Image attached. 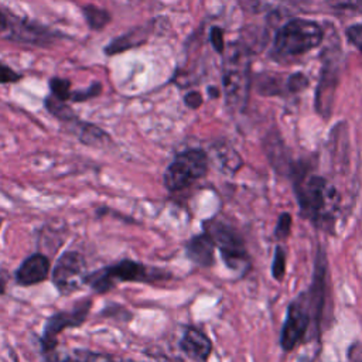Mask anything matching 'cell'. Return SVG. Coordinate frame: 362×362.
<instances>
[{
	"instance_id": "cell-1",
	"label": "cell",
	"mask_w": 362,
	"mask_h": 362,
	"mask_svg": "<svg viewBox=\"0 0 362 362\" xmlns=\"http://www.w3.org/2000/svg\"><path fill=\"white\" fill-rule=\"evenodd\" d=\"M170 277L171 274L161 269L148 267L132 259H122L110 266L88 273L85 277V286H89L98 294H105L115 288L117 283H154Z\"/></svg>"
},
{
	"instance_id": "cell-2",
	"label": "cell",
	"mask_w": 362,
	"mask_h": 362,
	"mask_svg": "<svg viewBox=\"0 0 362 362\" xmlns=\"http://www.w3.org/2000/svg\"><path fill=\"white\" fill-rule=\"evenodd\" d=\"M208 154L201 148L184 150L173 158L163 174V184L170 192L191 187L208 173Z\"/></svg>"
},
{
	"instance_id": "cell-3",
	"label": "cell",
	"mask_w": 362,
	"mask_h": 362,
	"mask_svg": "<svg viewBox=\"0 0 362 362\" xmlns=\"http://www.w3.org/2000/svg\"><path fill=\"white\" fill-rule=\"evenodd\" d=\"M296 194L303 212L315 222L328 219V208L335 202V189L318 175L303 177L296 181Z\"/></svg>"
},
{
	"instance_id": "cell-4",
	"label": "cell",
	"mask_w": 362,
	"mask_h": 362,
	"mask_svg": "<svg viewBox=\"0 0 362 362\" xmlns=\"http://www.w3.org/2000/svg\"><path fill=\"white\" fill-rule=\"evenodd\" d=\"M202 226L204 230L212 238L215 247H218L222 260L229 269L235 272H243L249 267L247 250L238 230L215 218L206 219Z\"/></svg>"
},
{
	"instance_id": "cell-5",
	"label": "cell",
	"mask_w": 362,
	"mask_h": 362,
	"mask_svg": "<svg viewBox=\"0 0 362 362\" xmlns=\"http://www.w3.org/2000/svg\"><path fill=\"white\" fill-rule=\"evenodd\" d=\"M223 90L232 107H243L249 90V57L240 45H232L223 64Z\"/></svg>"
},
{
	"instance_id": "cell-6",
	"label": "cell",
	"mask_w": 362,
	"mask_h": 362,
	"mask_svg": "<svg viewBox=\"0 0 362 362\" xmlns=\"http://www.w3.org/2000/svg\"><path fill=\"white\" fill-rule=\"evenodd\" d=\"M322 37L324 33L317 23L296 18L279 30L274 45L284 55H301L320 45Z\"/></svg>"
},
{
	"instance_id": "cell-7",
	"label": "cell",
	"mask_w": 362,
	"mask_h": 362,
	"mask_svg": "<svg viewBox=\"0 0 362 362\" xmlns=\"http://www.w3.org/2000/svg\"><path fill=\"white\" fill-rule=\"evenodd\" d=\"M92 307V300L86 298L74 305L72 310L68 311H58L49 315L44 324L42 335L40 337L41 352L48 356L55 352L58 345V335L66 328H76L81 327Z\"/></svg>"
},
{
	"instance_id": "cell-8",
	"label": "cell",
	"mask_w": 362,
	"mask_h": 362,
	"mask_svg": "<svg viewBox=\"0 0 362 362\" xmlns=\"http://www.w3.org/2000/svg\"><path fill=\"white\" fill-rule=\"evenodd\" d=\"M86 274V260L76 250L64 252L51 269L52 284L62 296H69L81 290L85 286Z\"/></svg>"
},
{
	"instance_id": "cell-9",
	"label": "cell",
	"mask_w": 362,
	"mask_h": 362,
	"mask_svg": "<svg viewBox=\"0 0 362 362\" xmlns=\"http://www.w3.org/2000/svg\"><path fill=\"white\" fill-rule=\"evenodd\" d=\"M311 303L308 294L303 293L294 298L287 310L286 321L280 335V345L284 351H291L303 339L310 320H311Z\"/></svg>"
},
{
	"instance_id": "cell-10",
	"label": "cell",
	"mask_w": 362,
	"mask_h": 362,
	"mask_svg": "<svg viewBox=\"0 0 362 362\" xmlns=\"http://www.w3.org/2000/svg\"><path fill=\"white\" fill-rule=\"evenodd\" d=\"M51 273V262L47 255L33 253L27 256L14 273V280L21 287H31L45 281Z\"/></svg>"
},
{
	"instance_id": "cell-11",
	"label": "cell",
	"mask_w": 362,
	"mask_h": 362,
	"mask_svg": "<svg viewBox=\"0 0 362 362\" xmlns=\"http://www.w3.org/2000/svg\"><path fill=\"white\" fill-rule=\"evenodd\" d=\"M180 349L194 362H208L212 352V342L204 331L197 327L188 325L178 341Z\"/></svg>"
},
{
	"instance_id": "cell-12",
	"label": "cell",
	"mask_w": 362,
	"mask_h": 362,
	"mask_svg": "<svg viewBox=\"0 0 362 362\" xmlns=\"http://www.w3.org/2000/svg\"><path fill=\"white\" fill-rule=\"evenodd\" d=\"M187 257L197 266L211 267L215 262V243L212 238L204 230L194 235L185 242Z\"/></svg>"
},
{
	"instance_id": "cell-13",
	"label": "cell",
	"mask_w": 362,
	"mask_h": 362,
	"mask_svg": "<svg viewBox=\"0 0 362 362\" xmlns=\"http://www.w3.org/2000/svg\"><path fill=\"white\" fill-rule=\"evenodd\" d=\"M151 34V24L148 25H143V27H136L130 31H127L126 34L112 40L107 47L105 48V52L107 55H115L119 52H123L129 48H134L141 45L144 41H147L148 35Z\"/></svg>"
},
{
	"instance_id": "cell-14",
	"label": "cell",
	"mask_w": 362,
	"mask_h": 362,
	"mask_svg": "<svg viewBox=\"0 0 362 362\" xmlns=\"http://www.w3.org/2000/svg\"><path fill=\"white\" fill-rule=\"evenodd\" d=\"M11 34H14L13 35L14 40L25 41V42H35V44L48 42L49 38H51L49 33H47L42 27L34 25V24L27 23V21H23L18 25L16 24Z\"/></svg>"
},
{
	"instance_id": "cell-15",
	"label": "cell",
	"mask_w": 362,
	"mask_h": 362,
	"mask_svg": "<svg viewBox=\"0 0 362 362\" xmlns=\"http://www.w3.org/2000/svg\"><path fill=\"white\" fill-rule=\"evenodd\" d=\"M79 140L88 146H102L107 143L109 134L92 123H81Z\"/></svg>"
},
{
	"instance_id": "cell-16",
	"label": "cell",
	"mask_w": 362,
	"mask_h": 362,
	"mask_svg": "<svg viewBox=\"0 0 362 362\" xmlns=\"http://www.w3.org/2000/svg\"><path fill=\"white\" fill-rule=\"evenodd\" d=\"M83 16L92 30H102L110 21V14L106 10L93 4H88L83 7Z\"/></svg>"
},
{
	"instance_id": "cell-17",
	"label": "cell",
	"mask_w": 362,
	"mask_h": 362,
	"mask_svg": "<svg viewBox=\"0 0 362 362\" xmlns=\"http://www.w3.org/2000/svg\"><path fill=\"white\" fill-rule=\"evenodd\" d=\"M45 107L47 110L55 116L57 119L59 120H64V122H74L76 117H75V113L74 110L65 103V100H61V99H57L55 96H48L45 99Z\"/></svg>"
},
{
	"instance_id": "cell-18",
	"label": "cell",
	"mask_w": 362,
	"mask_h": 362,
	"mask_svg": "<svg viewBox=\"0 0 362 362\" xmlns=\"http://www.w3.org/2000/svg\"><path fill=\"white\" fill-rule=\"evenodd\" d=\"M216 156L222 164V167L228 168L229 171H236L242 161H240V157L236 154V151L228 146H221V147H216Z\"/></svg>"
},
{
	"instance_id": "cell-19",
	"label": "cell",
	"mask_w": 362,
	"mask_h": 362,
	"mask_svg": "<svg viewBox=\"0 0 362 362\" xmlns=\"http://www.w3.org/2000/svg\"><path fill=\"white\" fill-rule=\"evenodd\" d=\"M72 356H74V362H116L109 355L93 352L89 349H75Z\"/></svg>"
},
{
	"instance_id": "cell-20",
	"label": "cell",
	"mask_w": 362,
	"mask_h": 362,
	"mask_svg": "<svg viewBox=\"0 0 362 362\" xmlns=\"http://www.w3.org/2000/svg\"><path fill=\"white\" fill-rule=\"evenodd\" d=\"M49 88L52 92V96L61 100H69L71 99V82L68 79L62 78H52L49 81Z\"/></svg>"
},
{
	"instance_id": "cell-21",
	"label": "cell",
	"mask_w": 362,
	"mask_h": 362,
	"mask_svg": "<svg viewBox=\"0 0 362 362\" xmlns=\"http://www.w3.org/2000/svg\"><path fill=\"white\" fill-rule=\"evenodd\" d=\"M272 273L276 280H281L286 273V253L281 246L276 247L273 263H272Z\"/></svg>"
},
{
	"instance_id": "cell-22",
	"label": "cell",
	"mask_w": 362,
	"mask_h": 362,
	"mask_svg": "<svg viewBox=\"0 0 362 362\" xmlns=\"http://www.w3.org/2000/svg\"><path fill=\"white\" fill-rule=\"evenodd\" d=\"M100 89H102L100 83H93V85H90L89 88H86L85 90L72 92L69 100H74V102H85V100H88V99L95 98L96 95H99V93H100Z\"/></svg>"
},
{
	"instance_id": "cell-23",
	"label": "cell",
	"mask_w": 362,
	"mask_h": 362,
	"mask_svg": "<svg viewBox=\"0 0 362 362\" xmlns=\"http://www.w3.org/2000/svg\"><path fill=\"white\" fill-rule=\"evenodd\" d=\"M290 228H291V216L290 214L284 212L279 216V221H277V226L274 229V235L276 238L279 239H283L286 238L288 233H290Z\"/></svg>"
},
{
	"instance_id": "cell-24",
	"label": "cell",
	"mask_w": 362,
	"mask_h": 362,
	"mask_svg": "<svg viewBox=\"0 0 362 362\" xmlns=\"http://www.w3.org/2000/svg\"><path fill=\"white\" fill-rule=\"evenodd\" d=\"M346 37L362 52V25H351L346 30Z\"/></svg>"
},
{
	"instance_id": "cell-25",
	"label": "cell",
	"mask_w": 362,
	"mask_h": 362,
	"mask_svg": "<svg viewBox=\"0 0 362 362\" xmlns=\"http://www.w3.org/2000/svg\"><path fill=\"white\" fill-rule=\"evenodd\" d=\"M209 40H211V44L214 45L215 51H218V52H223V49H225L223 31H222L219 27H212V28H211Z\"/></svg>"
},
{
	"instance_id": "cell-26",
	"label": "cell",
	"mask_w": 362,
	"mask_h": 362,
	"mask_svg": "<svg viewBox=\"0 0 362 362\" xmlns=\"http://www.w3.org/2000/svg\"><path fill=\"white\" fill-rule=\"evenodd\" d=\"M21 78L20 74H17L16 71H13L10 66L4 65L3 62H0V83H11V82H17Z\"/></svg>"
},
{
	"instance_id": "cell-27",
	"label": "cell",
	"mask_w": 362,
	"mask_h": 362,
	"mask_svg": "<svg viewBox=\"0 0 362 362\" xmlns=\"http://www.w3.org/2000/svg\"><path fill=\"white\" fill-rule=\"evenodd\" d=\"M184 102L188 107L191 109H197L202 105V96L199 92H195V90H191L188 92L185 96H184Z\"/></svg>"
},
{
	"instance_id": "cell-28",
	"label": "cell",
	"mask_w": 362,
	"mask_h": 362,
	"mask_svg": "<svg viewBox=\"0 0 362 362\" xmlns=\"http://www.w3.org/2000/svg\"><path fill=\"white\" fill-rule=\"evenodd\" d=\"M307 83H308L307 78L301 74H296V75L290 76V79H288V88L291 90H300L301 88L307 86Z\"/></svg>"
},
{
	"instance_id": "cell-29",
	"label": "cell",
	"mask_w": 362,
	"mask_h": 362,
	"mask_svg": "<svg viewBox=\"0 0 362 362\" xmlns=\"http://www.w3.org/2000/svg\"><path fill=\"white\" fill-rule=\"evenodd\" d=\"M7 27H8V20H7L6 14L3 11H0V34H3Z\"/></svg>"
},
{
	"instance_id": "cell-30",
	"label": "cell",
	"mask_w": 362,
	"mask_h": 362,
	"mask_svg": "<svg viewBox=\"0 0 362 362\" xmlns=\"http://www.w3.org/2000/svg\"><path fill=\"white\" fill-rule=\"evenodd\" d=\"M6 293V279L0 274V296Z\"/></svg>"
},
{
	"instance_id": "cell-31",
	"label": "cell",
	"mask_w": 362,
	"mask_h": 362,
	"mask_svg": "<svg viewBox=\"0 0 362 362\" xmlns=\"http://www.w3.org/2000/svg\"><path fill=\"white\" fill-rule=\"evenodd\" d=\"M286 1H291V3H297V1H301V0H286Z\"/></svg>"
},
{
	"instance_id": "cell-32",
	"label": "cell",
	"mask_w": 362,
	"mask_h": 362,
	"mask_svg": "<svg viewBox=\"0 0 362 362\" xmlns=\"http://www.w3.org/2000/svg\"><path fill=\"white\" fill-rule=\"evenodd\" d=\"M1 223H3V218H0V228H1Z\"/></svg>"
}]
</instances>
